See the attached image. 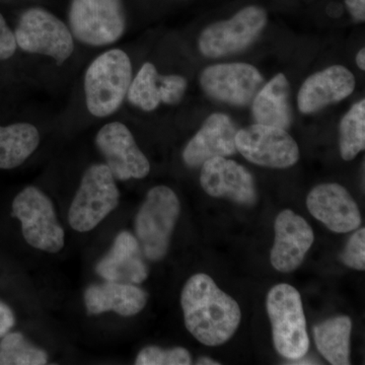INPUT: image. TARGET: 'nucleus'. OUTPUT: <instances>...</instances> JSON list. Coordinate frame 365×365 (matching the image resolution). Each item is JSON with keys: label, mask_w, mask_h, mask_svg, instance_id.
<instances>
[{"label": "nucleus", "mask_w": 365, "mask_h": 365, "mask_svg": "<svg viewBox=\"0 0 365 365\" xmlns=\"http://www.w3.org/2000/svg\"><path fill=\"white\" fill-rule=\"evenodd\" d=\"M181 306L187 330L204 345L225 344L241 323L239 304L204 273L195 274L187 281Z\"/></svg>", "instance_id": "nucleus-1"}, {"label": "nucleus", "mask_w": 365, "mask_h": 365, "mask_svg": "<svg viewBox=\"0 0 365 365\" xmlns=\"http://www.w3.org/2000/svg\"><path fill=\"white\" fill-rule=\"evenodd\" d=\"M132 81L128 55L113 49L93 60L85 76L86 106L91 115L110 116L121 107Z\"/></svg>", "instance_id": "nucleus-2"}, {"label": "nucleus", "mask_w": 365, "mask_h": 365, "mask_svg": "<svg viewBox=\"0 0 365 365\" xmlns=\"http://www.w3.org/2000/svg\"><path fill=\"white\" fill-rule=\"evenodd\" d=\"M274 346L285 359H302L309 348L302 297L297 288L285 283L271 288L266 299Z\"/></svg>", "instance_id": "nucleus-3"}, {"label": "nucleus", "mask_w": 365, "mask_h": 365, "mask_svg": "<svg viewBox=\"0 0 365 365\" xmlns=\"http://www.w3.org/2000/svg\"><path fill=\"white\" fill-rule=\"evenodd\" d=\"M180 211L179 199L169 187L157 186L148 191L135 218L136 239L148 260L165 258Z\"/></svg>", "instance_id": "nucleus-4"}, {"label": "nucleus", "mask_w": 365, "mask_h": 365, "mask_svg": "<svg viewBox=\"0 0 365 365\" xmlns=\"http://www.w3.org/2000/svg\"><path fill=\"white\" fill-rule=\"evenodd\" d=\"M267 23L265 7L247 4L227 20L215 21L206 26L199 36V51L208 58H220L244 51L258 39Z\"/></svg>", "instance_id": "nucleus-5"}, {"label": "nucleus", "mask_w": 365, "mask_h": 365, "mask_svg": "<svg viewBox=\"0 0 365 365\" xmlns=\"http://www.w3.org/2000/svg\"><path fill=\"white\" fill-rule=\"evenodd\" d=\"M119 198V190L109 168L91 165L69 208V225L76 232H91L116 209Z\"/></svg>", "instance_id": "nucleus-6"}, {"label": "nucleus", "mask_w": 365, "mask_h": 365, "mask_svg": "<svg viewBox=\"0 0 365 365\" xmlns=\"http://www.w3.org/2000/svg\"><path fill=\"white\" fill-rule=\"evenodd\" d=\"M11 215L21 222V230L33 248L56 254L66 242V232L57 220L52 201L36 187H26L16 195Z\"/></svg>", "instance_id": "nucleus-7"}, {"label": "nucleus", "mask_w": 365, "mask_h": 365, "mask_svg": "<svg viewBox=\"0 0 365 365\" xmlns=\"http://www.w3.org/2000/svg\"><path fill=\"white\" fill-rule=\"evenodd\" d=\"M69 25L72 36L83 44H113L126 29L123 0H72Z\"/></svg>", "instance_id": "nucleus-8"}, {"label": "nucleus", "mask_w": 365, "mask_h": 365, "mask_svg": "<svg viewBox=\"0 0 365 365\" xmlns=\"http://www.w3.org/2000/svg\"><path fill=\"white\" fill-rule=\"evenodd\" d=\"M14 36L21 50L52 57L57 66L63 64L73 53V36L68 26L39 7L21 14Z\"/></svg>", "instance_id": "nucleus-9"}, {"label": "nucleus", "mask_w": 365, "mask_h": 365, "mask_svg": "<svg viewBox=\"0 0 365 365\" xmlns=\"http://www.w3.org/2000/svg\"><path fill=\"white\" fill-rule=\"evenodd\" d=\"M237 151L249 162L271 169H287L299 162L297 141L284 129L253 124L237 132Z\"/></svg>", "instance_id": "nucleus-10"}, {"label": "nucleus", "mask_w": 365, "mask_h": 365, "mask_svg": "<svg viewBox=\"0 0 365 365\" xmlns=\"http://www.w3.org/2000/svg\"><path fill=\"white\" fill-rule=\"evenodd\" d=\"M263 83L260 71L242 62L208 66L200 76V86L206 95L237 107L249 105Z\"/></svg>", "instance_id": "nucleus-11"}, {"label": "nucleus", "mask_w": 365, "mask_h": 365, "mask_svg": "<svg viewBox=\"0 0 365 365\" xmlns=\"http://www.w3.org/2000/svg\"><path fill=\"white\" fill-rule=\"evenodd\" d=\"M96 144L115 180L143 179L150 174V162L124 124L113 122L105 125L98 132Z\"/></svg>", "instance_id": "nucleus-12"}, {"label": "nucleus", "mask_w": 365, "mask_h": 365, "mask_svg": "<svg viewBox=\"0 0 365 365\" xmlns=\"http://www.w3.org/2000/svg\"><path fill=\"white\" fill-rule=\"evenodd\" d=\"M200 184L211 197L225 198L245 206L257 201L254 177L246 168L223 157L212 158L201 165Z\"/></svg>", "instance_id": "nucleus-13"}, {"label": "nucleus", "mask_w": 365, "mask_h": 365, "mask_svg": "<svg viewBox=\"0 0 365 365\" xmlns=\"http://www.w3.org/2000/svg\"><path fill=\"white\" fill-rule=\"evenodd\" d=\"M307 206L314 218L338 234L357 230L361 223L359 206L349 192L337 182L314 187L307 195Z\"/></svg>", "instance_id": "nucleus-14"}, {"label": "nucleus", "mask_w": 365, "mask_h": 365, "mask_svg": "<svg viewBox=\"0 0 365 365\" xmlns=\"http://www.w3.org/2000/svg\"><path fill=\"white\" fill-rule=\"evenodd\" d=\"M274 230L271 264L279 272H292L299 267L314 244L313 228L302 216L287 209L278 215Z\"/></svg>", "instance_id": "nucleus-15"}, {"label": "nucleus", "mask_w": 365, "mask_h": 365, "mask_svg": "<svg viewBox=\"0 0 365 365\" xmlns=\"http://www.w3.org/2000/svg\"><path fill=\"white\" fill-rule=\"evenodd\" d=\"M355 78L347 67L333 66L309 76L297 96L302 114H314L342 102L354 91Z\"/></svg>", "instance_id": "nucleus-16"}, {"label": "nucleus", "mask_w": 365, "mask_h": 365, "mask_svg": "<svg viewBox=\"0 0 365 365\" xmlns=\"http://www.w3.org/2000/svg\"><path fill=\"white\" fill-rule=\"evenodd\" d=\"M237 132L234 122L227 115H210L200 130L187 143L182 151V160L188 167L198 168L210 158L235 155Z\"/></svg>", "instance_id": "nucleus-17"}, {"label": "nucleus", "mask_w": 365, "mask_h": 365, "mask_svg": "<svg viewBox=\"0 0 365 365\" xmlns=\"http://www.w3.org/2000/svg\"><path fill=\"white\" fill-rule=\"evenodd\" d=\"M186 78L177 74L160 76L150 62L141 66L131 81L127 97L130 104L145 112L157 109L160 103L177 105L187 90Z\"/></svg>", "instance_id": "nucleus-18"}, {"label": "nucleus", "mask_w": 365, "mask_h": 365, "mask_svg": "<svg viewBox=\"0 0 365 365\" xmlns=\"http://www.w3.org/2000/svg\"><path fill=\"white\" fill-rule=\"evenodd\" d=\"M139 242L130 232L117 235L112 248L97 265V273L107 281L140 284L148 277Z\"/></svg>", "instance_id": "nucleus-19"}, {"label": "nucleus", "mask_w": 365, "mask_h": 365, "mask_svg": "<svg viewBox=\"0 0 365 365\" xmlns=\"http://www.w3.org/2000/svg\"><path fill=\"white\" fill-rule=\"evenodd\" d=\"M148 299L141 288L117 281L91 285L85 292L86 311L90 314L114 312L122 317L135 316L146 306Z\"/></svg>", "instance_id": "nucleus-20"}, {"label": "nucleus", "mask_w": 365, "mask_h": 365, "mask_svg": "<svg viewBox=\"0 0 365 365\" xmlns=\"http://www.w3.org/2000/svg\"><path fill=\"white\" fill-rule=\"evenodd\" d=\"M252 113L256 123L270 125L287 130L292 124L289 83L283 73L276 74L253 98Z\"/></svg>", "instance_id": "nucleus-21"}, {"label": "nucleus", "mask_w": 365, "mask_h": 365, "mask_svg": "<svg viewBox=\"0 0 365 365\" xmlns=\"http://www.w3.org/2000/svg\"><path fill=\"white\" fill-rule=\"evenodd\" d=\"M352 322L347 316L327 319L314 327V342L327 361L334 365L350 364Z\"/></svg>", "instance_id": "nucleus-22"}, {"label": "nucleus", "mask_w": 365, "mask_h": 365, "mask_svg": "<svg viewBox=\"0 0 365 365\" xmlns=\"http://www.w3.org/2000/svg\"><path fill=\"white\" fill-rule=\"evenodd\" d=\"M40 134L32 124L0 126V170L20 167L37 150Z\"/></svg>", "instance_id": "nucleus-23"}, {"label": "nucleus", "mask_w": 365, "mask_h": 365, "mask_svg": "<svg viewBox=\"0 0 365 365\" xmlns=\"http://www.w3.org/2000/svg\"><path fill=\"white\" fill-rule=\"evenodd\" d=\"M340 153L343 160H354L365 148V101L353 105L340 122Z\"/></svg>", "instance_id": "nucleus-24"}, {"label": "nucleus", "mask_w": 365, "mask_h": 365, "mask_svg": "<svg viewBox=\"0 0 365 365\" xmlns=\"http://www.w3.org/2000/svg\"><path fill=\"white\" fill-rule=\"evenodd\" d=\"M48 354L31 344L23 334L7 333L0 342V365L47 364Z\"/></svg>", "instance_id": "nucleus-25"}, {"label": "nucleus", "mask_w": 365, "mask_h": 365, "mask_svg": "<svg viewBox=\"0 0 365 365\" xmlns=\"http://www.w3.org/2000/svg\"><path fill=\"white\" fill-rule=\"evenodd\" d=\"M192 364L188 350L182 347L162 349L157 346L143 348L137 355L136 365H189Z\"/></svg>", "instance_id": "nucleus-26"}, {"label": "nucleus", "mask_w": 365, "mask_h": 365, "mask_svg": "<svg viewBox=\"0 0 365 365\" xmlns=\"http://www.w3.org/2000/svg\"><path fill=\"white\" fill-rule=\"evenodd\" d=\"M341 260L348 267L364 271L365 269V230L364 227L355 232L350 237Z\"/></svg>", "instance_id": "nucleus-27"}, {"label": "nucleus", "mask_w": 365, "mask_h": 365, "mask_svg": "<svg viewBox=\"0 0 365 365\" xmlns=\"http://www.w3.org/2000/svg\"><path fill=\"white\" fill-rule=\"evenodd\" d=\"M14 33L7 26L6 20L0 14V60L11 58L16 50Z\"/></svg>", "instance_id": "nucleus-28"}, {"label": "nucleus", "mask_w": 365, "mask_h": 365, "mask_svg": "<svg viewBox=\"0 0 365 365\" xmlns=\"http://www.w3.org/2000/svg\"><path fill=\"white\" fill-rule=\"evenodd\" d=\"M14 323H16V318L11 307L0 302V338L4 337L11 331Z\"/></svg>", "instance_id": "nucleus-29"}, {"label": "nucleus", "mask_w": 365, "mask_h": 365, "mask_svg": "<svg viewBox=\"0 0 365 365\" xmlns=\"http://www.w3.org/2000/svg\"><path fill=\"white\" fill-rule=\"evenodd\" d=\"M346 11L356 23L365 21V0H344Z\"/></svg>", "instance_id": "nucleus-30"}, {"label": "nucleus", "mask_w": 365, "mask_h": 365, "mask_svg": "<svg viewBox=\"0 0 365 365\" xmlns=\"http://www.w3.org/2000/svg\"><path fill=\"white\" fill-rule=\"evenodd\" d=\"M356 63L361 71H365V50L362 48L356 55Z\"/></svg>", "instance_id": "nucleus-31"}, {"label": "nucleus", "mask_w": 365, "mask_h": 365, "mask_svg": "<svg viewBox=\"0 0 365 365\" xmlns=\"http://www.w3.org/2000/svg\"><path fill=\"white\" fill-rule=\"evenodd\" d=\"M197 364L200 365H218V362H216L215 360L208 359V357H202L197 361Z\"/></svg>", "instance_id": "nucleus-32"}]
</instances>
